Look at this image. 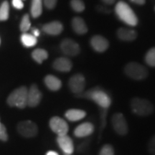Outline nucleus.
<instances>
[{
  "instance_id": "f257e3e1",
  "label": "nucleus",
  "mask_w": 155,
  "mask_h": 155,
  "mask_svg": "<svg viewBox=\"0 0 155 155\" xmlns=\"http://www.w3.org/2000/svg\"><path fill=\"white\" fill-rule=\"evenodd\" d=\"M77 96H81L94 101L103 109H107L111 104V100L109 96L99 88H92L85 93L82 92L80 94H78Z\"/></svg>"
},
{
  "instance_id": "f03ea898",
  "label": "nucleus",
  "mask_w": 155,
  "mask_h": 155,
  "mask_svg": "<svg viewBox=\"0 0 155 155\" xmlns=\"http://www.w3.org/2000/svg\"><path fill=\"white\" fill-rule=\"evenodd\" d=\"M116 14L118 17L129 26H136L138 19L131 8L124 2H119L115 7Z\"/></svg>"
},
{
  "instance_id": "7ed1b4c3",
  "label": "nucleus",
  "mask_w": 155,
  "mask_h": 155,
  "mask_svg": "<svg viewBox=\"0 0 155 155\" xmlns=\"http://www.w3.org/2000/svg\"><path fill=\"white\" fill-rule=\"evenodd\" d=\"M28 90L25 86L15 89L7 98V104L12 107L24 108L28 106Z\"/></svg>"
},
{
  "instance_id": "20e7f679",
  "label": "nucleus",
  "mask_w": 155,
  "mask_h": 155,
  "mask_svg": "<svg viewBox=\"0 0 155 155\" xmlns=\"http://www.w3.org/2000/svg\"><path fill=\"white\" fill-rule=\"evenodd\" d=\"M131 108L134 113L140 116H149L154 111L152 103L141 98H134L131 101Z\"/></svg>"
},
{
  "instance_id": "39448f33",
  "label": "nucleus",
  "mask_w": 155,
  "mask_h": 155,
  "mask_svg": "<svg viewBox=\"0 0 155 155\" xmlns=\"http://www.w3.org/2000/svg\"><path fill=\"white\" fill-rule=\"evenodd\" d=\"M124 71L127 76L137 81L143 80L148 75V71L146 68L136 62L128 63L125 66Z\"/></svg>"
},
{
  "instance_id": "423d86ee",
  "label": "nucleus",
  "mask_w": 155,
  "mask_h": 155,
  "mask_svg": "<svg viewBox=\"0 0 155 155\" xmlns=\"http://www.w3.org/2000/svg\"><path fill=\"white\" fill-rule=\"evenodd\" d=\"M17 131L22 137L31 138L38 134V129L36 124L30 120H27L19 122L17 125Z\"/></svg>"
},
{
  "instance_id": "0eeeda50",
  "label": "nucleus",
  "mask_w": 155,
  "mask_h": 155,
  "mask_svg": "<svg viewBox=\"0 0 155 155\" xmlns=\"http://www.w3.org/2000/svg\"><path fill=\"white\" fill-rule=\"evenodd\" d=\"M112 126L119 135L124 136L128 133V125L124 116L121 113L115 114L112 117Z\"/></svg>"
},
{
  "instance_id": "6e6552de",
  "label": "nucleus",
  "mask_w": 155,
  "mask_h": 155,
  "mask_svg": "<svg viewBox=\"0 0 155 155\" xmlns=\"http://www.w3.org/2000/svg\"><path fill=\"white\" fill-rule=\"evenodd\" d=\"M50 127L58 136L66 135L69 129L67 122L58 116H54L50 120Z\"/></svg>"
},
{
  "instance_id": "1a4fd4ad",
  "label": "nucleus",
  "mask_w": 155,
  "mask_h": 155,
  "mask_svg": "<svg viewBox=\"0 0 155 155\" xmlns=\"http://www.w3.org/2000/svg\"><path fill=\"white\" fill-rule=\"evenodd\" d=\"M86 86V80L82 74L78 73L73 75L68 82L69 88L73 93L76 95L80 94L83 91Z\"/></svg>"
},
{
  "instance_id": "9d476101",
  "label": "nucleus",
  "mask_w": 155,
  "mask_h": 155,
  "mask_svg": "<svg viewBox=\"0 0 155 155\" xmlns=\"http://www.w3.org/2000/svg\"><path fill=\"white\" fill-rule=\"evenodd\" d=\"M61 49L62 52L68 56H76L81 51L78 44L71 39H65L62 41Z\"/></svg>"
},
{
  "instance_id": "9b49d317",
  "label": "nucleus",
  "mask_w": 155,
  "mask_h": 155,
  "mask_svg": "<svg viewBox=\"0 0 155 155\" xmlns=\"http://www.w3.org/2000/svg\"><path fill=\"white\" fill-rule=\"evenodd\" d=\"M42 99V93L39 90L36 85H32L28 90V106L35 107L40 104Z\"/></svg>"
},
{
  "instance_id": "f8f14e48",
  "label": "nucleus",
  "mask_w": 155,
  "mask_h": 155,
  "mask_svg": "<svg viewBox=\"0 0 155 155\" xmlns=\"http://www.w3.org/2000/svg\"><path fill=\"white\" fill-rule=\"evenodd\" d=\"M57 142L64 153L72 154L73 151H74V145H73V140L67 134L58 136Z\"/></svg>"
},
{
  "instance_id": "ddd939ff",
  "label": "nucleus",
  "mask_w": 155,
  "mask_h": 155,
  "mask_svg": "<svg viewBox=\"0 0 155 155\" xmlns=\"http://www.w3.org/2000/svg\"><path fill=\"white\" fill-rule=\"evenodd\" d=\"M94 131V127L90 122L81 124L75 128L74 130V135L78 138H83L90 136Z\"/></svg>"
},
{
  "instance_id": "4468645a",
  "label": "nucleus",
  "mask_w": 155,
  "mask_h": 155,
  "mask_svg": "<svg viewBox=\"0 0 155 155\" xmlns=\"http://www.w3.org/2000/svg\"><path fill=\"white\" fill-rule=\"evenodd\" d=\"M91 45L92 48L98 53H103L108 48L109 43L108 40L104 37L100 35H96L93 37L91 40Z\"/></svg>"
},
{
  "instance_id": "2eb2a0df",
  "label": "nucleus",
  "mask_w": 155,
  "mask_h": 155,
  "mask_svg": "<svg viewBox=\"0 0 155 155\" xmlns=\"http://www.w3.org/2000/svg\"><path fill=\"white\" fill-rule=\"evenodd\" d=\"M53 66L56 71L61 72H69L72 68V62L67 58H59L54 61Z\"/></svg>"
},
{
  "instance_id": "dca6fc26",
  "label": "nucleus",
  "mask_w": 155,
  "mask_h": 155,
  "mask_svg": "<svg viewBox=\"0 0 155 155\" xmlns=\"http://www.w3.org/2000/svg\"><path fill=\"white\" fill-rule=\"evenodd\" d=\"M42 30L45 33L50 35H58L63 32V26L61 22L54 21V22H51L45 25L42 27Z\"/></svg>"
},
{
  "instance_id": "f3484780",
  "label": "nucleus",
  "mask_w": 155,
  "mask_h": 155,
  "mask_svg": "<svg viewBox=\"0 0 155 155\" xmlns=\"http://www.w3.org/2000/svg\"><path fill=\"white\" fill-rule=\"evenodd\" d=\"M117 35L124 41H133L137 38V33L134 30L121 28L117 31Z\"/></svg>"
},
{
  "instance_id": "a211bd4d",
  "label": "nucleus",
  "mask_w": 155,
  "mask_h": 155,
  "mask_svg": "<svg viewBox=\"0 0 155 155\" xmlns=\"http://www.w3.org/2000/svg\"><path fill=\"white\" fill-rule=\"evenodd\" d=\"M72 27L75 33L78 35H84L88 32V28L84 20L79 17H74L73 19Z\"/></svg>"
},
{
  "instance_id": "6ab92c4d",
  "label": "nucleus",
  "mask_w": 155,
  "mask_h": 155,
  "mask_svg": "<svg viewBox=\"0 0 155 155\" xmlns=\"http://www.w3.org/2000/svg\"><path fill=\"white\" fill-rule=\"evenodd\" d=\"M45 83L46 86L48 87L50 90L56 91H58L62 86L61 81L57 77L54 76L52 75H48L45 78Z\"/></svg>"
},
{
  "instance_id": "aec40b11",
  "label": "nucleus",
  "mask_w": 155,
  "mask_h": 155,
  "mask_svg": "<svg viewBox=\"0 0 155 155\" xmlns=\"http://www.w3.org/2000/svg\"><path fill=\"white\" fill-rule=\"evenodd\" d=\"M86 115V111L80 109H69L65 113V117L71 121H77L83 119Z\"/></svg>"
},
{
  "instance_id": "412c9836",
  "label": "nucleus",
  "mask_w": 155,
  "mask_h": 155,
  "mask_svg": "<svg viewBox=\"0 0 155 155\" xmlns=\"http://www.w3.org/2000/svg\"><path fill=\"white\" fill-rule=\"evenodd\" d=\"M42 12V0H32L31 15L34 18L40 17Z\"/></svg>"
},
{
  "instance_id": "4be33fe9",
  "label": "nucleus",
  "mask_w": 155,
  "mask_h": 155,
  "mask_svg": "<svg viewBox=\"0 0 155 155\" xmlns=\"http://www.w3.org/2000/svg\"><path fill=\"white\" fill-rule=\"evenodd\" d=\"M21 42H22V43L25 47L30 48L35 45L38 40H37V38H35L34 35H32V34L25 32L21 36Z\"/></svg>"
},
{
  "instance_id": "5701e85b",
  "label": "nucleus",
  "mask_w": 155,
  "mask_h": 155,
  "mask_svg": "<svg viewBox=\"0 0 155 155\" xmlns=\"http://www.w3.org/2000/svg\"><path fill=\"white\" fill-rule=\"evenodd\" d=\"M32 57L37 63L41 64L45 60H46L48 58V53L45 50L38 48V49L35 50L32 52Z\"/></svg>"
},
{
  "instance_id": "b1692460",
  "label": "nucleus",
  "mask_w": 155,
  "mask_h": 155,
  "mask_svg": "<svg viewBox=\"0 0 155 155\" xmlns=\"http://www.w3.org/2000/svg\"><path fill=\"white\" fill-rule=\"evenodd\" d=\"M9 3L4 2L0 7V21H5L9 18Z\"/></svg>"
},
{
  "instance_id": "393cba45",
  "label": "nucleus",
  "mask_w": 155,
  "mask_h": 155,
  "mask_svg": "<svg viewBox=\"0 0 155 155\" xmlns=\"http://www.w3.org/2000/svg\"><path fill=\"white\" fill-rule=\"evenodd\" d=\"M145 61L150 66L155 67V48H153L147 52L145 56Z\"/></svg>"
},
{
  "instance_id": "a878e982",
  "label": "nucleus",
  "mask_w": 155,
  "mask_h": 155,
  "mask_svg": "<svg viewBox=\"0 0 155 155\" xmlns=\"http://www.w3.org/2000/svg\"><path fill=\"white\" fill-rule=\"evenodd\" d=\"M31 26V23H30V17H29L28 15H25L23 16L22 21H21L20 23V30L22 31V32H26L30 30Z\"/></svg>"
},
{
  "instance_id": "bb28decb",
  "label": "nucleus",
  "mask_w": 155,
  "mask_h": 155,
  "mask_svg": "<svg viewBox=\"0 0 155 155\" xmlns=\"http://www.w3.org/2000/svg\"><path fill=\"white\" fill-rule=\"evenodd\" d=\"M71 6L76 12H82L85 9V5L82 0H71Z\"/></svg>"
},
{
  "instance_id": "cd10ccee",
  "label": "nucleus",
  "mask_w": 155,
  "mask_h": 155,
  "mask_svg": "<svg viewBox=\"0 0 155 155\" xmlns=\"http://www.w3.org/2000/svg\"><path fill=\"white\" fill-rule=\"evenodd\" d=\"M99 155H114V148L110 144H105L101 150Z\"/></svg>"
},
{
  "instance_id": "c85d7f7f",
  "label": "nucleus",
  "mask_w": 155,
  "mask_h": 155,
  "mask_svg": "<svg viewBox=\"0 0 155 155\" xmlns=\"http://www.w3.org/2000/svg\"><path fill=\"white\" fill-rule=\"evenodd\" d=\"M8 139V136L7 133V129L5 127V125L0 122V140L6 141Z\"/></svg>"
},
{
  "instance_id": "c756f323",
  "label": "nucleus",
  "mask_w": 155,
  "mask_h": 155,
  "mask_svg": "<svg viewBox=\"0 0 155 155\" xmlns=\"http://www.w3.org/2000/svg\"><path fill=\"white\" fill-rule=\"evenodd\" d=\"M148 150L150 154L155 155V135L151 138L148 144Z\"/></svg>"
},
{
  "instance_id": "7c9ffc66",
  "label": "nucleus",
  "mask_w": 155,
  "mask_h": 155,
  "mask_svg": "<svg viewBox=\"0 0 155 155\" xmlns=\"http://www.w3.org/2000/svg\"><path fill=\"white\" fill-rule=\"evenodd\" d=\"M43 2L46 8L49 9H53L55 8L57 4V0H43Z\"/></svg>"
},
{
  "instance_id": "2f4dec72",
  "label": "nucleus",
  "mask_w": 155,
  "mask_h": 155,
  "mask_svg": "<svg viewBox=\"0 0 155 155\" xmlns=\"http://www.w3.org/2000/svg\"><path fill=\"white\" fill-rule=\"evenodd\" d=\"M12 5L17 9H22L24 7V4L22 0H12Z\"/></svg>"
},
{
  "instance_id": "473e14b6",
  "label": "nucleus",
  "mask_w": 155,
  "mask_h": 155,
  "mask_svg": "<svg viewBox=\"0 0 155 155\" xmlns=\"http://www.w3.org/2000/svg\"><path fill=\"white\" fill-rule=\"evenodd\" d=\"M97 9H98V11L100 12L106 13V14L110 12L109 9H108L107 7H104V6H98V7H97Z\"/></svg>"
},
{
  "instance_id": "72a5a7b5",
  "label": "nucleus",
  "mask_w": 155,
  "mask_h": 155,
  "mask_svg": "<svg viewBox=\"0 0 155 155\" xmlns=\"http://www.w3.org/2000/svg\"><path fill=\"white\" fill-rule=\"evenodd\" d=\"M131 2H132L137 4V5H143L145 4V0H131Z\"/></svg>"
},
{
  "instance_id": "f704fd0d",
  "label": "nucleus",
  "mask_w": 155,
  "mask_h": 155,
  "mask_svg": "<svg viewBox=\"0 0 155 155\" xmlns=\"http://www.w3.org/2000/svg\"><path fill=\"white\" fill-rule=\"evenodd\" d=\"M32 35L35 37V38H37V37H38L39 35H40V31H39L38 29H35V28L32 29Z\"/></svg>"
},
{
  "instance_id": "c9c22d12",
  "label": "nucleus",
  "mask_w": 155,
  "mask_h": 155,
  "mask_svg": "<svg viewBox=\"0 0 155 155\" xmlns=\"http://www.w3.org/2000/svg\"><path fill=\"white\" fill-rule=\"evenodd\" d=\"M102 1L106 5H112L115 2V0H102Z\"/></svg>"
},
{
  "instance_id": "e433bc0d",
  "label": "nucleus",
  "mask_w": 155,
  "mask_h": 155,
  "mask_svg": "<svg viewBox=\"0 0 155 155\" xmlns=\"http://www.w3.org/2000/svg\"><path fill=\"white\" fill-rule=\"evenodd\" d=\"M46 155H59V154H58L57 152H54V151H49V152L46 154Z\"/></svg>"
},
{
  "instance_id": "4c0bfd02",
  "label": "nucleus",
  "mask_w": 155,
  "mask_h": 155,
  "mask_svg": "<svg viewBox=\"0 0 155 155\" xmlns=\"http://www.w3.org/2000/svg\"><path fill=\"white\" fill-rule=\"evenodd\" d=\"M64 155H71V154H68V153H64Z\"/></svg>"
},
{
  "instance_id": "58836bf2",
  "label": "nucleus",
  "mask_w": 155,
  "mask_h": 155,
  "mask_svg": "<svg viewBox=\"0 0 155 155\" xmlns=\"http://www.w3.org/2000/svg\"><path fill=\"white\" fill-rule=\"evenodd\" d=\"M0 43H1V40H0Z\"/></svg>"
}]
</instances>
